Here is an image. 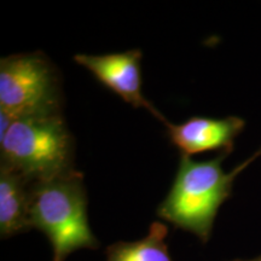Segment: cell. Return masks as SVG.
Returning a JSON list of instances; mask_svg holds the SVG:
<instances>
[{"mask_svg": "<svg viewBox=\"0 0 261 261\" xmlns=\"http://www.w3.org/2000/svg\"><path fill=\"white\" fill-rule=\"evenodd\" d=\"M228 155L224 151L212 160L195 161L180 154L171 190L158 208L159 217L207 243L221 204L232 194L233 179L252 161L225 173L223 161Z\"/></svg>", "mask_w": 261, "mask_h": 261, "instance_id": "obj_1", "label": "cell"}, {"mask_svg": "<svg viewBox=\"0 0 261 261\" xmlns=\"http://www.w3.org/2000/svg\"><path fill=\"white\" fill-rule=\"evenodd\" d=\"M31 224L50 241L52 261H65L80 249L99 248L89 224L84 174L76 169L32 182Z\"/></svg>", "mask_w": 261, "mask_h": 261, "instance_id": "obj_2", "label": "cell"}, {"mask_svg": "<svg viewBox=\"0 0 261 261\" xmlns=\"http://www.w3.org/2000/svg\"><path fill=\"white\" fill-rule=\"evenodd\" d=\"M74 138L62 114L15 119L0 138L2 165L29 182L74 171Z\"/></svg>", "mask_w": 261, "mask_h": 261, "instance_id": "obj_3", "label": "cell"}, {"mask_svg": "<svg viewBox=\"0 0 261 261\" xmlns=\"http://www.w3.org/2000/svg\"><path fill=\"white\" fill-rule=\"evenodd\" d=\"M61 80L44 52H27L0 60V112L12 119L62 114Z\"/></svg>", "mask_w": 261, "mask_h": 261, "instance_id": "obj_4", "label": "cell"}, {"mask_svg": "<svg viewBox=\"0 0 261 261\" xmlns=\"http://www.w3.org/2000/svg\"><path fill=\"white\" fill-rule=\"evenodd\" d=\"M142 57L140 50H128L98 56L77 54L74 56V61L91 71L100 84L112 90L129 106L144 108L165 125L167 120L143 94Z\"/></svg>", "mask_w": 261, "mask_h": 261, "instance_id": "obj_5", "label": "cell"}, {"mask_svg": "<svg viewBox=\"0 0 261 261\" xmlns=\"http://www.w3.org/2000/svg\"><path fill=\"white\" fill-rule=\"evenodd\" d=\"M165 126L169 139L181 155L191 156L214 150L231 154L234 139L243 132L246 121L238 116L224 119L194 116L179 125L167 121Z\"/></svg>", "mask_w": 261, "mask_h": 261, "instance_id": "obj_6", "label": "cell"}, {"mask_svg": "<svg viewBox=\"0 0 261 261\" xmlns=\"http://www.w3.org/2000/svg\"><path fill=\"white\" fill-rule=\"evenodd\" d=\"M31 184L8 166H0V236L27 232L31 224Z\"/></svg>", "mask_w": 261, "mask_h": 261, "instance_id": "obj_7", "label": "cell"}, {"mask_svg": "<svg viewBox=\"0 0 261 261\" xmlns=\"http://www.w3.org/2000/svg\"><path fill=\"white\" fill-rule=\"evenodd\" d=\"M167 236V225L154 221L145 237L110 244L106 252L107 261H173L166 242Z\"/></svg>", "mask_w": 261, "mask_h": 261, "instance_id": "obj_8", "label": "cell"}, {"mask_svg": "<svg viewBox=\"0 0 261 261\" xmlns=\"http://www.w3.org/2000/svg\"><path fill=\"white\" fill-rule=\"evenodd\" d=\"M228 261H261V255L253 257V259H232V260H228Z\"/></svg>", "mask_w": 261, "mask_h": 261, "instance_id": "obj_9", "label": "cell"}]
</instances>
